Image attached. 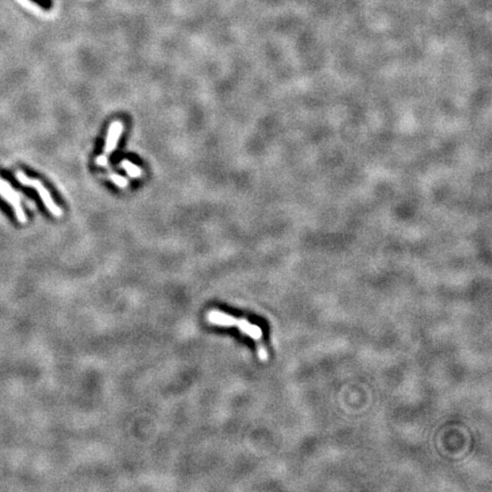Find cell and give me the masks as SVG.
<instances>
[{
    "label": "cell",
    "instance_id": "1",
    "mask_svg": "<svg viewBox=\"0 0 492 492\" xmlns=\"http://www.w3.org/2000/svg\"><path fill=\"white\" fill-rule=\"evenodd\" d=\"M206 322L215 326L221 327H236L239 332H242L244 335L250 336L252 340L258 342V356L261 361L268 360V352L266 346H264L262 340V329L258 325L251 324L249 320L244 318H236L234 315L222 312L220 310L213 309L207 311L205 314Z\"/></svg>",
    "mask_w": 492,
    "mask_h": 492
},
{
    "label": "cell",
    "instance_id": "2",
    "mask_svg": "<svg viewBox=\"0 0 492 492\" xmlns=\"http://www.w3.org/2000/svg\"><path fill=\"white\" fill-rule=\"evenodd\" d=\"M15 178H16L18 183H20L23 186H25V187H31V188L36 189L37 193H38V195L41 198V201H43L44 205L47 207V210L50 213H52L54 217H57V218L62 217V215H63L62 208L59 207L56 203H55V201L52 197V195H50L49 192H48V189L45 187L44 184L41 183L40 180L32 179L30 177H27V175L24 172H23V171H16Z\"/></svg>",
    "mask_w": 492,
    "mask_h": 492
},
{
    "label": "cell",
    "instance_id": "3",
    "mask_svg": "<svg viewBox=\"0 0 492 492\" xmlns=\"http://www.w3.org/2000/svg\"><path fill=\"white\" fill-rule=\"evenodd\" d=\"M0 196L13 207L17 221L21 222V224H25L27 219L21 204V194L17 193V190L14 189L12 185L8 184L2 177H0Z\"/></svg>",
    "mask_w": 492,
    "mask_h": 492
},
{
    "label": "cell",
    "instance_id": "4",
    "mask_svg": "<svg viewBox=\"0 0 492 492\" xmlns=\"http://www.w3.org/2000/svg\"><path fill=\"white\" fill-rule=\"evenodd\" d=\"M123 128H124L123 123L121 121H119V120L118 121H114L111 123L108 131V136H106V140H105V146L103 152L104 155L109 156L115 151V148L118 146L119 139L123 132Z\"/></svg>",
    "mask_w": 492,
    "mask_h": 492
},
{
    "label": "cell",
    "instance_id": "5",
    "mask_svg": "<svg viewBox=\"0 0 492 492\" xmlns=\"http://www.w3.org/2000/svg\"><path fill=\"white\" fill-rule=\"evenodd\" d=\"M120 166L127 172V174L129 175V177H131V178H134V179H138V178H140L142 175H143V170L142 168H139L138 165L136 164H133L131 161H128V160H123L121 161V163H120Z\"/></svg>",
    "mask_w": 492,
    "mask_h": 492
},
{
    "label": "cell",
    "instance_id": "6",
    "mask_svg": "<svg viewBox=\"0 0 492 492\" xmlns=\"http://www.w3.org/2000/svg\"><path fill=\"white\" fill-rule=\"evenodd\" d=\"M109 178L112 180V183L114 185H117L118 187L120 188H127L128 186H129V182H128V179L127 178H124L122 177L121 174H119V173H111L109 175Z\"/></svg>",
    "mask_w": 492,
    "mask_h": 492
},
{
    "label": "cell",
    "instance_id": "7",
    "mask_svg": "<svg viewBox=\"0 0 492 492\" xmlns=\"http://www.w3.org/2000/svg\"><path fill=\"white\" fill-rule=\"evenodd\" d=\"M96 164L98 165V166H106V165L109 164V156H106L104 154L99 155L96 159Z\"/></svg>",
    "mask_w": 492,
    "mask_h": 492
},
{
    "label": "cell",
    "instance_id": "8",
    "mask_svg": "<svg viewBox=\"0 0 492 492\" xmlns=\"http://www.w3.org/2000/svg\"><path fill=\"white\" fill-rule=\"evenodd\" d=\"M32 2L36 3L37 5H39V6L44 9H49L52 7V0H32Z\"/></svg>",
    "mask_w": 492,
    "mask_h": 492
}]
</instances>
